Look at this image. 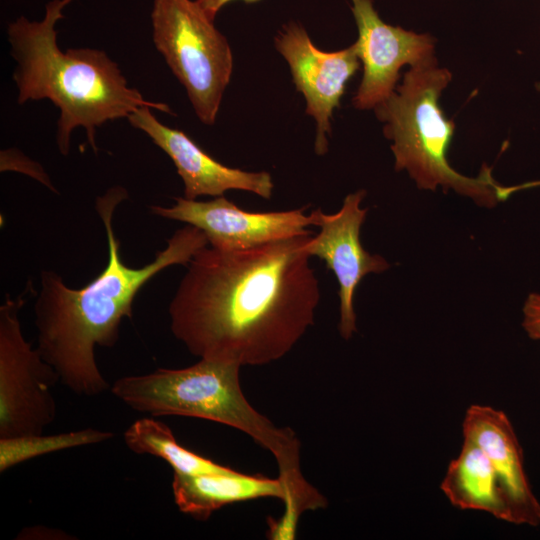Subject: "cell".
Instances as JSON below:
<instances>
[{"label":"cell","instance_id":"cell-1","mask_svg":"<svg viewBox=\"0 0 540 540\" xmlns=\"http://www.w3.org/2000/svg\"><path fill=\"white\" fill-rule=\"evenodd\" d=\"M312 234L223 250L207 245L170 302V329L200 359L265 365L314 324L319 280L304 246Z\"/></svg>","mask_w":540,"mask_h":540},{"label":"cell","instance_id":"cell-2","mask_svg":"<svg viewBox=\"0 0 540 540\" xmlns=\"http://www.w3.org/2000/svg\"><path fill=\"white\" fill-rule=\"evenodd\" d=\"M126 198L127 191L117 186L96 200L109 249L107 265L97 277L73 289L52 270L40 274L34 304L37 349L61 383L81 396L100 395L110 388L97 365L95 347L117 343L121 321L133 317L134 299L142 287L169 266H187L197 251L209 245L204 232L188 224L175 231L152 262L140 268L127 266L112 225L117 206Z\"/></svg>","mask_w":540,"mask_h":540},{"label":"cell","instance_id":"cell-3","mask_svg":"<svg viewBox=\"0 0 540 540\" xmlns=\"http://www.w3.org/2000/svg\"><path fill=\"white\" fill-rule=\"evenodd\" d=\"M73 0H52L41 21L24 16L8 25L11 55L17 66L13 80L18 103L50 100L59 109L57 145L64 156L70 151L73 130L82 127L97 152L96 129L107 121L127 117L140 107L171 113L168 105L144 99L128 85L118 64L104 51L80 48L62 51L55 25Z\"/></svg>","mask_w":540,"mask_h":540},{"label":"cell","instance_id":"cell-4","mask_svg":"<svg viewBox=\"0 0 540 540\" xmlns=\"http://www.w3.org/2000/svg\"><path fill=\"white\" fill-rule=\"evenodd\" d=\"M240 368L236 363L200 359L185 368L123 376L110 391L141 413L200 418L246 433L274 456L287 499L308 500L315 487L302 474L299 438L251 406L241 389Z\"/></svg>","mask_w":540,"mask_h":540},{"label":"cell","instance_id":"cell-5","mask_svg":"<svg viewBox=\"0 0 540 540\" xmlns=\"http://www.w3.org/2000/svg\"><path fill=\"white\" fill-rule=\"evenodd\" d=\"M451 80V72L440 67L436 58L412 66L390 97L374 110L385 123V137L392 141L396 171L406 170L419 189L434 191L440 186L480 206L493 207L506 195L491 169L484 167L473 178L460 174L448 162L455 123L445 117L440 96Z\"/></svg>","mask_w":540,"mask_h":540},{"label":"cell","instance_id":"cell-6","mask_svg":"<svg viewBox=\"0 0 540 540\" xmlns=\"http://www.w3.org/2000/svg\"><path fill=\"white\" fill-rule=\"evenodd\" d=\"M153 41L187 91L197 117L215 123L233 70V56L220 33L192 0H154Z\"/></svg>","mask_w":540,"mask_h":540},{"label":"cell","instance_id":"cell-7","mask_svg":"<svg viewBox=\"0 0 540 540\" xmlns=\"http://www.w3.org/2000/svg\"><path fill=\"white\" fill-rule=\"evenodd\" d=\"M31 290L29 281L0 307V438L41 434L57 414L52 388L59 375L22 332L19 314Z\"/></svg>","mask_w":540,"mask_h":540},{"label":"cell","instance_id":"cell-8","mask_svg":"<svg viewBox=\"0 0 540 540\" xmlns=\"http://www.w3.org/2000/svg\"><path fill=\"white\" fill-rule=\"evenodd\" d=\"M351 1L358 28L354 44L363 64V77L352 103L356 109H375L395 91L403 66L435 59V39L385 23L372 0Z\"/></svg>","mask_w":540,"mask_h":540},{"label":"cell","instance_id":"cell-9","mask_svg":"<svg viewBox=\"0 0 540 540\" xmlns=\"http://www.w3.org/2000/svg\"><path fill=\"white\" fill-rule=\"evenodd\" d=\"M170 207L150 206L151 212L165 219L185 222L204 232L209 245L223 250H243L267 243L312 234L314 215L306 207L288 211L248 212L224 195L209 201L175 197Z\"/></svg>","mask_w":540,"mask_h":540},{"label":"cell","instance_id":"cell-10","mask_svg":"<svg viewBox=\"0 0 540 540\" xmlns=\"http://www.w3.org/2000/svg\"><path fill=\"white\" fill-rule=\"evenodd\" d=\"M365 190L348 194L340 210L325 214L321 209L312 211L314 226L319 233L309 237L304 249L310 257L323 260L339 284L340 318L338 329L342 338L348 340L357 331L353 297L360 281L369 273H381L390 265L385 258L367 252L360 242V229L368 208L360 204Z\"/></svg>","mask_w":540,"mask_h":540},{"label":"cell","instance_id":"cell-11","mask_svg":"<svg viewBox=\"0 0 540 540\" xmlns=\"http://www.w3.org/2000/svg\"><path fill=\"white\" fill-rule=\"evenodd\" d=\"M275 47L289 64L296 89L306 100V113L315 119L314 148L322 156L328 151L333 111L340 106L346 83L360 67L356 46L322 51L302 26L290 22L275 37Z\"/></svg>","mask_w":540,"mask_h":540},{"label":"cell","instance_id":"cell-12","mask_svg":"<svg viewBox=\"0 0 540 540\" xmlns=\"http://www.w3.org/2000/svg\"><path fill=\"white\" fill-rule=\"evenodd\" d=\"M144 106L128 116L130 124L143 131L174 163L184 183V197L223 196L228 190H242L270 199L274 183L265 171L248 172L231 168L215 160L183 131L161 123Z\"/></svg>","mask_w":540,"mask_h":540},{"label":"cell","instance_id":"cell-13","mask_svg":"<svg viewBox=\"0 0 540 540\" xmlns=\"http://www.w3.org/2000/svg\"><path fill=\"white\" fill-rule=\"evenodd\" d=\"M463 438L476 444L490 461L509 503L513 524L538 526L540 502L532 491L521 445L507 415L486 405L470 406Z\"/></svg>","mask_w":540,"mask_h":540},{"label":"cell","instance_id":"cell-14","mask_svg":"<svg viewBox=\"0 0 540 540\" xmlns=\"http://www.w3.org/2000/svg\"><path fill=\"white\" fill-rule=\"evenodd\" d=\"M172 492L179 510L199 521H206L226 505L268 497L284 501L286 496L279 478L239 471L202 475L173 473Z\"/></svg>","mask_w":540,"mask_h":540},{"label":"cell","instance_id":"cell-15","mask_svg":"<svg viewBox=\"0 0 540 540\" xmlns=\"http://www.w3.org/2000/svg\"><path fill=\"white\" fill-rule=\"evenodd\" d=\"M440 488L459 509L487 512L513 523L511 508L490 461L467 439L459 455L450 462Z\"/></svg>","mask_w":540,"mask_h":540},{"label":"cell","instance_id":"cell-16","mask_svg":"<svg viewBox=\"0 0 540 540\" xmlns=\"http://www.w3.org/2000/svg\"><path fill=\"white\" fill-rule=\"evenodd\" d=\"M123 437L131 451L163 459L172 467L173 473L202 475L236 471L181 446L171 429L153 418L136 420L126 429Z\"/></svg>","mask_w":540,"mask_h":540},{"label":"cell","instance_id":"cell-17","mask_svg":"<svg viewBox=\"0 0 540 540\" xmlns=\"http://www.w3.org/2000/svg\"><path fill=\"white\" fill-rule=\"evenodd\" d=\"M111 431L94 428L64 432L53 435H28L12 438H0V471L5 472L24 461L48 453L66 450L110 440Z\"/></svg>","mask_w":540,"mask_h":540},{"label":"cell","instance_id":"cell-18","mask_svg":"<svg viewBox=\"0 0 540 540\" xmlns=\"http://www.w3.org/2000/svg\"><path fill=\"white\" fill-rule=\"evenodd\" d=\"M522 326L531 339L540 341V293L528 295L523 306Z\"/></svg>","mask_w":540,"mask_h":540},{"label":"cell","instance_id":"cell-19","mask_svg":"<svg viewBox=\"0 0 540 540\" xmlns=\"http://www.w3.org/2000/svg\"><path fill=\"white\" fill-rule=\"evenodd\" d=\"M196 3L199 5V7L202 9V11L206 14V16L214 21L215 16L220 11V9L225 6L227 3L233 1V0H195ZM247 3H254L259 0H243Z\"/></svg>","mask_w":540,"mask_h":540},{"label":"cell","instance_id":"cell-20","mask_svg":"<svg viewBox=\"0 0 540 540\" xmlns=\"http://www.w3.org/2000/svg\"><path fill=\"white\" fill-rule=\"evenodd\" d=\"M535 88L537 89L538 92H540V82H537L535 84Z\"/></svg>","mask_w":540,"mask_h":540}]
</instances>
